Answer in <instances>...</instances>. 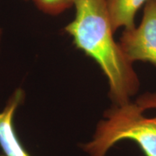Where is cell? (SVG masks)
Here are the masks:
<instances>
[{
	"label": "cell",
	"mask_w": 156,
	"mask_h": 156,
	"mask_svg": "<svg viewBox=\"0 0 156 156\" xmlns=\"http://www.w3.org/2000/svg\"><path fill=\"white\" fill-rule=\"evenodd\" d=\"M148 0H106L107 9L115 33L124 27L130 29L135 27L134 18L136 12Z\"/></svg>",
	"instance_id": "5"
},
{
	"label": "cell",
	"mask_w": 156,
	"mask_h": 156,
	"mask_svg": "<svg viewBox=\"0 0 156 156\" xmlns=\"http://www.w3.org/2000/svg\"><path fill=\"white\" fill-rule=\"evenodd\" d=\"M2 29L0 28V45H1L2 41Z\"/></svg>",
	"instance_id": "7"
},
{
	"label": "cell",
	"mask_w": 156,
	"mask_h": 156,
	"mask_svg": "<svg viewBox=\"0 0 156 156\" xmlns=\"http://www.w3.org/2000/svg\"><path fill=\"white\" fill-rule=\"evenodd\" d=\"M130 62H147L156 67V0H148L137 28L124 29L119 42Z\"/></svg>",
	"instance_id": "3"
},
{
	"label": "cell",
	"mask_w": 156,
	"mask_h": 156,
	"mask_svg": "<svg viewBox=\"0 0 156 156\" xmlns=\"http://www.w3.org/2000/svg\"><path fill=\"white\" fill-rule=\"evenodd\" d=\"M24 95L22 89H17L0 112V147L6 156H30L20 141L14 126L15 114Z\"/></svg>",
	"instance_id": "4"
},
{
	"label": "cell",
	"mask_w": 156,
	"mask_h": 156,
	"mask_svg": "<svg viewBox=\"0 0 156 156\" xmlns=\"http://www.w3.org/2000/svg\"><path fill=\"white\" fill-rule=\"evenodd\" d=\"M39 10L45 14L57 15L74 5L75 0H32Z\"/></svg>",
	"instance_id": "6"
},
{
	"label": "cell",
	"mask_w": 156,
	"mask_h": 156,
	"mask_svg": "<svg viewBox=\"0 0 156 156\" xmlns=\"http://www.w3.org/2000/svg\"><path fill=\"white\" fill-rule=\"evenodd\" d=\"M123 140L134 141L145 156H156V92L143 93L135 101L106 111L83 150L89 156H106Z\"/></svg>",
	"instance_id": "2"
},
{
	"label": "cell",
	"mask_w": 156,
	"mask_h": 156,
	"mask_svg": "<svg viewBox=\"0 0 156 156\" xmlns=\"http://www.w3.org/2000/svg\"><path fill=\"white\" fill-rule=\"evenodd\" d=\"M75 19L64 28L74 44L93 58L106 75L114 105L129 102L140 89L139 77L114 38L106 0H75Z\"/></svg>",
	"instance_id": "1"
}]
</instances>
